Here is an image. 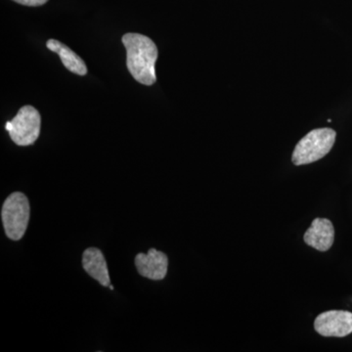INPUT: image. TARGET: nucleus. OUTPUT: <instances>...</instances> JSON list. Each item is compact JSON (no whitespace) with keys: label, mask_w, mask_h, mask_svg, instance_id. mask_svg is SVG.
Returning a JSON list of instances; mask_svg holds the SVG:
<instances>
[{"label":"nucleus","mask_w":352,"mask_h":352,"mask_svg":"<svg viewBox=\"0 0 352 352\" xmlns=\"http://www.w3.org/2000/svg\"><path fill=\"white\" fill-rule=\"evenodd\" d=\"M337 133L332 129H317L307 133L296 144L292 161L296 166H302L319 161L332 150Z\"/></svg>","instance_id":"nucleus-2"},{"label":"nucleus","mask_w":352,"mask_h":352,"mask_svg":"<svg viewBox=\"0 0 352 352\" xmlns=\"http://www.w3.org/2000/svg\"><path fill=\"white\" fill-rule=\"evenodd\" d=\"M13 1L22 4V6L36 7L43 6L48 0H13Z\"/></svg>","instance_id":"nucleus-10"},{"label":"nucleus","mask_w":352,"mask_h":352,"mask_svg":"<svg viewBox=\"0 0 352 352\" xmlns=\"http://www.w3.org/2000/svg\"><path fill=\"white\" fill-rule=\"evenodd\" d=\"M82 266L87 274L99 282L102 286H110L107 263L100 250L96 248L85 250L82 256Z\"/></svg>","instance_id":"nucleus-8"},{"label":"nucleus","mask_w":352,"mask_h":352,"mask_svg":"<svg viewBox=\"0 0 352 352\" xmlns=\"http://www.w3.org/2000/svg\"><path fill=\"white\" fill-rule=\"evenodd\" d=\"M135 266L141 276L160 281L168 273V258L164 252L150 249L147 254L136 256Z\"/></svg>","instance_id":"nucleus-6"},{"label":"nucleus","mask_w":352,"mask_h":352,"mask_svg":"<svg viewBox=\"0 0 352 352\" xmlns=\"http://www.w3.org/2000/svg\"><path fill=\"white\" fill-rule=\"evenodd\" d=\"M303 239L305 244L310 247L320 252H327L335 240V229L332 222L327 219H315Z\"/></svg>","instance_id":"nucleus-7"},{"label":"nucleus","mask_w":352,"mask_h":352,"mask_svg":"<svg viewBox=\"0 0 352 352\" xmlns=\"http://www.w3.org/2000/svg\"><path fill=\"white\" fill-rule=\"evenodd\" d=\"M122 43L126 50V65L134 80L144 85L156 82L155 64L157 59V48L151 38L140 34H124Z\"/></svg>","instance_id":"nucleus-1"},{"label":"nucleus","mask_w":352,"mask_h":352,"mask_svg":"<svg viewBox=\"0 0 352 352\" xmlns=\"http://www.w3.org/2000/svg\"><path fill=\"white\" fill-rule=\"evenodd\" d=\"M314 328L323 337H346L352 333V314L346 310L323 312L315 319Z\"/></svg>","instance_id":"nucleus-5"},{"label":"nucleus","mask_w":352,"mask_h":352,"mask_svg":"<svg viewBox=\"0 0 352 352\" xmlns=\"http://www.w3.org/2000/svg\"><path fill=\"white\" fill-rule=\"evenodd\" d=\"M48 50L57 53L61 59L62 63L72 73L78 76H85L87 74V68L82 58L74 52L71 48L65 44L60 43L56 39H50L46 43Z\"/></svg>","instance_id":"nucleus-9"},{"label":"nucleus","mask_w":352,"mask_h":352,"mask_svg":"<svg viewBox=\"0 0 352 352\" xmlns=\"http://www.w3.org/2000/svg\"><path fill=\"white\" fill-rule=\"evenodd\" d=\"M1 219L7 237L19 241L25 235L30 220V204L21 192L11 194L4 201Z\"/></svg>","instance_id":"nucleus-3"},{"label":"nucleus","mask_w":352,"mask_h":352,"mask_svg":"<svg viewBox=\"0 0 352 352\" xmlns=\"http://www.w3.org/2000/svg\"><path fill=\"white\" fill-rule=\"evenodd\" d=\"M41 118L38 111L32 106L21 108L12 120L6 122V131L9 132L14 143L19 146L34 144L41 133Z\"/></svg>","instance_id":"nucleus-4"},{"label":"nucleus","mask_w":352,"mask_h":352,"mask_svg":"<svg viewBox=\"0 0 352 352\" xmlns=\"http://www.w3.org/2000/svg\"><path fill=\"white\" fill-rule=\"evenodd\" d=\"M109 288H110V289H113V287L112 286V285H110V286H109Z\"/></svg>","instance_id":"nucleus-11"}]
</instances>
